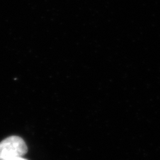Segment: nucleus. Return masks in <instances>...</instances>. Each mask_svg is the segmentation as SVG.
<instances>
[{"label":"nucleus","instance_id":"1","mask_svg":"<svg viewBox=\"0 0 160 160\" xmlns=\"http://www.w3.org/2000/svg\"><path fill=\"white\" fill-rule=\"evenodd\" d=\"M27 152L26 142L19 136H9L0 142V160L23 157Z\"/></svg>","mask_w":160,"mask_h":160},{"label":"nucleus","instance_id":"2","mask_svg":"<svg viewBox=\"0 0 160 160\" xmlns=\"http://www.w3.org/2000/svg\"><path fill=\"white\" fill-rule=\"evenodd\" d=\"M6 160H28V159L26 158H23V157H16V158H13L8 159Z\"/></svg>","mask_w":160,"mask_h":160}]
</instances>
